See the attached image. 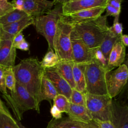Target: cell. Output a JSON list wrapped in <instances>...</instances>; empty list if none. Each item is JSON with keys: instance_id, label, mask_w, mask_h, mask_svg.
Returning a JSON list of instances; mask_svg holds the SVG:
<instances>
[{"instance_id": "6da1fadb", "label": "cell", "mask_w": 128, "mask_h": 128, "mask_svg": "<svg viewBox=\"0 0 128 128\" xmlns=\"http://www.w3.org/2000/svg\"><path fill=\"white\" fill-rule=\"evenodd\" d=\"M12 70L16 81L37 101L44 74V68L40 66L38 59L34 58L24 59L14 65Z\"/></svg>"}, {"instance_id": "7a4b0ae2", "label": "cell", "mask_w": 128, "mask_h": 128, "mask_svg": "<svg viewBox=\"0 0 128 128\" xmlns=\"http://www.w3.org/2000/svg\"><path fill=\"white\" fill-rule=\"evenodd\" d=\"M106 15L78 23L73 26L83 42L90 49L99 48L109 27Z\"/></svg>"}, {"instance_id": "3957f363", "label": "cell", "mask_w": 128, "mask_h": 128, "mask_svg": "<svg viewBox=\"0 0 128 128\" xmlns=\"http://www.w3.org/2000/svg\"><path fill=\"white\" fill-rule=\"evenodd\" d=\"M2 98L18 121L22 119L24 113L27 110L34 109L40 112V106L36 99L17 82L14 90L2 94Z\"/></svg>"}, {"instance_id": "277c9868", "label": "cell", "mask_w": 128, "mask_h": 128, "mask_svg": "<svg viewBox=\"0 0 128 128\" xmlns=\"http://www.w3.org/2000/svg\"><path fill=\"white\" fill-rule=\"evenodd\" d=\"M57 2L51 10L45 14L34 18V24L38 33L42 35L48 44V50L54 51L53 40L58 22L62 14V4Z\"/></svg>"}, {"instance_id": "5b68a950", "label": "cell", "mask_w": 128, "mask_h": 128, "mask_svg": "<svg viewBox=\"0 0 128 128\" xmlns=\"http://www.w3.org/2000/svg\"><path fill=\"white\" fill-rule=\"evenodd\" d=\"M107 71L94 59L84 64L86 92L96 95L107 94L106 82Z\"/></svg>"}, {"instance_id": "8992f818", "label": "cell", "mask_w": 128, "mask_h": 128, "mask_svg": "<svg viewBox=\"0 0 128 128\" xmlns=\"http://www.w3.org/2000/svg\"><path fill=\"white\" fill-rule=\"evenodd\" d=\"M86 107L92 119L110 121L112 98L108 94L96 95L84 93Z\"/></svg>"}, {"instance_id": "52a82bcc", "label": "cell", "mask_w": 128, "mask_h": 128, "mask_svg": "<svg viewBox=\"0 0 128 128\" xmlns=\"http://www.w3.org/2000/svg\"><path fill=\"white\" fill-rule=\"evenodd\" d=\"M73 26L60 20L54 38V52L60 60H72L70 34Z\"/></svg>"}, {"instance_id": "ba28073f", "label": "cell", "mask_w": 128, "mask_h": 128, "mask_svg": "<svg viewBox=\"0 0 128 128\" xmlns=\"http://www.w3.org/2000/svg\"><path fill=\"white\" fill-rule=\"evenodd\" d=\"M128 78V68L126 64H122L114 70L106 72V82L108 94L116 97L122 90Z\"/></svg>"}, {"instance_id": "9c48e42d", "label": "cell", "mask_w": 128, "mask_h": 128, "mask_svg": "<svg viewBox=\"0 0 128 128\" xmlns=\"http://www.w3.org/2000/svg\"><path fill=\"white\" fill-rule=\"evenodd\" d=\"M72 61L77 64H84L94 59L96 50L89 48L73 29L70 34Z\"/></svg>"}, {"instance_id": "30bf717a", "label": "cell", "mask_w": 128, "mask_h": 128, "mask_svg": "<svg viewBox=\"0 0 128 128\" xmlns=\"http://www.w3.org/2000/svg\"><path fill=\"white\" fill-rule=\"evenodd\" d=\"M108 0H70L62 4V14L68 15L94 8H106Z\"/></svg>"}, {"instance_id": "8fae6325", "label": "cell", "mask_w": 128, "mask_h": 128, "mask_svg": "<svg viewBox=\"0 0 128 128\" xmlns=\"http://www.w3.org/2000/svg\"><path fill=\"white\" fill-rule=\"evenodd\" d=\"M106 8L99 7L86 10L68 15L62 14L60 20L72 26L85 21L96 18L102 16Z\"/></svg>"}, {"instance_id": "7c38bea8", "label": "cell", "mask_w": 128, "mask_h": 128, "mask_svg": "<svg viewBox=\"0 0 128 128\" xmlns=\"http://www.w3.org/2000/svg\"><path fill=\"white\" fill-rule=\"evenodd\" d=\"M56 2V0H24L23 11L33 18L38 17L51 10Z\"/></svg>"}, {"instance_id": "4fadbf2b", "label": "cell", "mask_w": 128, "mask_h": 128, "mask_svg": "<svg viewBox=\"0 0 128 128\" xmlns=\"http://www.w3.org/2000/svg\"><path fill=\"white\" fill-rule=\"evenodd\" d=\"M44 74L51 82L58 94L64 96L70 100L72 88L55 68L54 67L44 68Z\"/></svg>"}, {"instance_id": "5bb4252c", "label": "cell", "mask_w": 128, "mask_h": 128, "mask_svg": "<svg viewBox=\"0 0 128 128\" xmlns=\"http://www.w3.org/2000/svg\"><path fill=\"white\" fill-rule=\"evenodd\" d=\"M33 24L34 18L28 15L16 22L0 26V38L2 40H12L15 36Z\"/></svg>"}, {"instance_id": "9a60e30c", "label": "cell", "mask_w": 128, "mask_h": 128, "mask_svg": "<svg viewBox=\"0 0 128 128\" xmlns=\"http://www.w3.org/2000/svg\"><path fill=\"white\" fill-rule=\"evenodd\" d=\"M110 122L114 128H128V106L112 100Z\"/></svg>"}, {"instance_id": "2e32d148", "label": "cell", "mask_w": 128, "mask_h": 128, "mask_svg": "<svg viewBox=\"0 0 128 128\" xmlns=\"http://www.w3.org/2000/svg\"><path fill=\"white\" fill-rule=\"evenodd\" d=\"M16 48L12 40H0V65L4 67H13L16 58Z\"/></svg>"}, {"instance_id": "e0dca14e", "label": "cell", "mask_w": 128, "mask_h": 128, "mask_svg": "<svg viewBox=\"0 0 128 128\" xmlns=\"http://www.w3.org/2000/svg\"><path fill=\"white\" fill-rule=\"evenodd\" d=\"M46 128H100L94 120L84 122L70 119L68 116L58 120L52 118L48 123Z\"/></svg>"}, {"instance_id": "ac0fdd59", "label": "cell", "mask_w": 128, "mask_h": 128, "mask_svg": "<svg viewBox=\"0 0 128 128\" xmlns=\"http://www.w3.org/2000/svg\"><path fill=\"white\" fill-rule=\"evenodd\" d=\"M126 48L120 40L114 45L108 60L107 72L113 70L123 64L126 56Z\"/></svg>"}, {"instance_id": "d6986e66", "label": "cell", "mask_w": 128, "mask_h": 128, "mask_svg": "<svg viewBox=\"0 0 128 128\" xmlns=\"http://www.w3.org/2000/svg\"><path fill=\"white\" fill-rule=\"evenodd\" d=\"M58 94L57 92L51 82L44 76L42 78L39 94L37 99V104L40 106V103L44 100H48L50 103Z\"/></svg>"}, {"instance_id": "ffe728a7", "label": "cell", "mask_w": 128, "mask_h": 128, "mask_svg": "<svg viewBox=\"0 0 128 128\" xmlns=\"http://www.w3.org/2000/svg\"><path fill=\"white\" fill-rule=\"evenodd\" d=\"M73 64L72 60H59L54 67L60 76L69 84L71 88H75V84L73 78Z\"/></svg>"}, {"instance_id": "44dd1931", "label": "cell", "mask_w": 128, "mask_h": 128, "mask_svg": "<svg viewBox=\"0 0 128 128\" xmlns=\"http://www.w3.org/2000/svg\"><path fill=\"white\" fill-rule=\"evenodd\" d=\"M68 117L74 120L88 122L93 120L92 116L86 106L74 104L70 103Z\"/></svg>"}, {"instance_id": "7402d4cb", "label": "cell", "mask_w": 128, "mask_h": 128, "mask_svg": "<svg viewBox=\"0 0 128 128\" xmlns=\"http://www.w3.org/2000/svg\"><path fill=\"white\" fill-rule=\"evenodd\" d=\"M73 78L75 89L82 93L86 92V82L84 76V64L74 62Z\"/></svg>"}, {"instance_id": "603a6c76", "label": "cell", "mask_w": 128, "mask_h": 128, "mask_svg": "<svg viewBox=\"0 0 128 128\" xmlns=\"http://www.w3.org/2000/svg\"><path fill=\"white\" fill-rule=\"evenodd\" d=\"M119 40H120V36L114 34L108 28L99 48V49L105 56L107 62L110 53L114 45Z\"/></svg>"}, {"instance_id": "cb8c5ba5", "label": "cell", "mask_w": 128, "mask_h": 128, "mask_svg": "<svg viewBox=\"0 0 128 128\" xmlns=\"http://www.w3.org/2000/svg\"><path fill=\"white\" fill-rule=\"evenodd\" d=\"M28 14L23 10H14L0 18V26H5L16 22Z\"/></svg>"}, {"instance_id": "d4e9b609", "label": "cell", "mask_w": 128, "mask_h": 128, "mask_svg": "<svg viewBox=\"0 0 128 128\" xmlns=\"http://www.w3.org/2000/svg\"><path fill=\"white\" fill-rule=\"evenodd\" d=\"M59 58L54 50H48V52L40 62V66L44 68L54 67L59 61Z\"/></svg>"}, {"instance_id": "484cf974", "label": "cell", "mask_w": 128, "mask_h": 128, "mask_svg": "<svg viewBox=\"0 0 128 128\" xmlns=\"http://www.w3.org/2000/svg\"><path fill=\"white\" fill-rule=\"evenodd\" d=\"M54 104L61 112L68 113L69 111L70 102L66 97L62 94H58L54 98Z\"/></svg>"}, {"instance_id": "4316f807", "label": "cell", "mask_w": 128, "mask_h": 128, "mask_svg": "<svg viewBox=\"0 0 128 128\" xmlns=\"http://www.w3.org/2000/svg\"><path fill=\"white\" fill-rule=\"evenodd\" d=\"M4 76L6 88H8L10 92L14 91L16 81L12 67L4 68Z\"/></svg>"}, {"instance_id": "83f0119b", "label": "cell", "mask_w": 128, "mask_h": 128, "mask_svg": "<svg viewBox=\"0 0 128 128\" xmlns=\"http://www.w3.org/2000/svg\"><path fill=\"white\" fill-rule=\"evenodd\" d=\"M0 128H21L13 116H8L0 112Z\"/></svg>"}, {"instance_id": "f1b7e54d", "label": "cell", "mask_w": 128, "mask_h": 128, "mask_svg": "<svg viewBox=\"0 0 128 128\" xmlns=\"http://www.w3.org/2000/svg\"><path fill=\"white\" fill-rule=\"evenodd\" d=\"M70 102L74 104L86 106L84 93L80 92L75 88H72Z\"/></svg>"}, {"instance_id": "f546056e", "label": "cell", "mask_w": 128, "mask_h": 128, "mask_svg": "<svg viewBox=\"0 0 128 128\" xmlns=\"http://www.w3.org/2000/svg\"><path fill=\"white\" fill-rule=\"evenodd\" d=\"M14 10L11 2L7 0H0V18Z\"/></svg>"}, {"instance_id": "4dcf8cb0", "label": "cell", "mask_w": 128, "mask_h": 128, "mask_svg": "<svg viewBox=\"0 0 128 128\" xmlns=\"http://www.w3.org/2000/svg\"><path fill=\"white\" fill-rule=\"evenodd\" d=\"M118 19L119 16L114 17L113 25L112 26L109 27V30L116 36H120L122 34L123 27L122 24L119 22Z\"/></svg>"}, {"instance_id": "1f68e13d", "label": "cell", "mask_w": 128, "mask_h": 128, "mask_svg": "<svg viewBox=\"0 0 128 128\" xmlns=\"http://www.w3.org/2000/svg\"><path fill=\"white\" fill-rule=\"evenodd\" d=\"M94 60L106 70L108 62L105 56L99 48L97 49L95 52Z\"/></svg>"}, {"instance_id": "d6a6232c", "label": "cell", "mask_w": 128, "mask_h": 128, "mask_svg": "<svg viewBox=\"0 0 128 128\" xmlns=\"http://www.w3.org/2000/svg\"><path fill=\"white\" fill-rule=\"evenodd\" d=\"M4 68L0 65V92H2V94H6L8 92L4 82Z\"/></svg>"}, {"instance_id": "836d02e7", "label": "cell", "mask_w": 128, "mask_h": 128, "mask_svg": "<svg viewBox=\"0 0 128 128\" xmlns=\"http://www.w3.org/2000/svg\"><path fill=\"white\" fill-rule=\"evenodd\" d=\"M105 10H106V14L105 15L106 16H112L116 17L117 16H119L120 14V12H121V10H118V9L112 7V6H111L108 3H107L106 6V7Z\"/></svg>"}, {"instance_id": "e575fe53", "label": "cell", "mask_w": 128, "mask_h": 128, "mask_svg": "<svg viewBox=\"0 0 128 128\" xmlns=\"http://www.w3.org/2000/svg\"><path fill=\"white\" fill-rule=\"evenodd\" d=\"M50 112L52 118L54 120H58L62 118V112H61L54 104L52 106Z\"/></svg>"}, {"instance_id": "d590c367", "label": "cell", "mask_w": 128, "mask_h": 128, "mask_svg": "<svg viewBox=\"0 0 128 128\" xmlns=\"http://www.w3.org/2000/svg\"><path fill=\"white\" fill-rule=\"evenodd\" d=\"M96 122L100 128H114V126L110 120L108 121H102L98 120H93Z\"/></svg>"}, {"instance_id": "8d00e7d4", "label": "cell", "mask_w": 128, "mask_h": 128, "mask_svg": "<svg viewBox=\"0 0 128 128\" xmlns=\"http://www.w3.org/2000/svg\"><path fill=\"white\" fill-rule=\"evenodd\" d=\"M24 40V36L22 32L18 33L16 36H14V38L12 39V44L13 46L16 47V46H17L18 44H20V42H22L23 40Z\"/></svg>"}, {"instance_id": "74e56055", "label": "cell", "mask_w": 128, "mask_h": 128, "mask_svg": "<svg viewBox=\"0 0 128 128\" xmlns=\"http://www.w3.org/2000/svg\"><path fill=\"white\" fill-rule=\"evenodd\" d=\"M16 48H18L24 51L28 50L30 48V44L28 42H27L25 39L23 40L22 42L18 44L17 46H16Z\"/></svg>"}, {"instance_id": "f35d334b", "label": "cell", "mask_w": 128, "mask_h": 128, "mask_svg": "<svg viewBox=\"0 0 128 128\" xmlns=\"http://www.w3.org/2000/svg\"><path fill=\"white\" fill-rule=\"evenodd\" d=\"M24 1V0H12L11 3L12 4L14 10H23Z\"/></svg>"}, {"instance_id": "ab89813d", "label": "cell", "mask_w": 128, "mask_h": 128, "mask_svg": "<svg viewBox=\"0 0 128 128\" xmlns=\"http://www.w3.org/2000/svg\"><path fill=\"white\" fill-rule=\"evenodd\" d=\"M0 112L8 116H12L10 112L0 98Z\"/></svg>"}, {"instance_id": "60d3db41", "label": "cell", "mask_w": 128, "mask_h": 128, "mask_svg": "<svg viewBox=\"0 0 128 128\" xmlns=\"http://www.w3.org/2000/svg\"><path fill=\"white\" fill-rule=\"evenodd\" d=\"M108 4L118 10H121L122 0H108Z\"/></svg>"}, {"instance_id": "b9f144b4", "label": "cell", "mask_w": 128, "mask_h": 128, "mask_svg": "<svg viewBox=\"0 0 128 128\" xmlns=\"http://www.w3.org/2000/svg\"><path fill=\"white\" fill-rule=\"evenodd\" d=\"M120 42L125 47H126L128 46V36L127 34H122L120 36Z\"/></svg>"}, {"instance_id": "7bdbcfd3", "label": "cell", "mask_w": 128, "mask_h": 128, "mask_svg": "<svg viewBox=\"0 0 128 128\" xmlns=\"http://www.w3.org/2000/svg\"></svg>"}]
</instances>
